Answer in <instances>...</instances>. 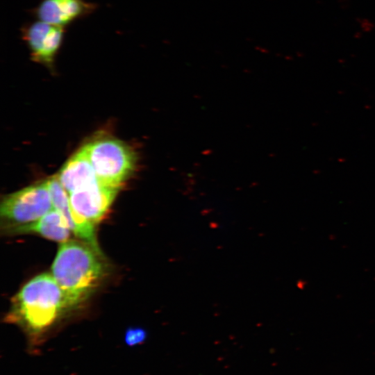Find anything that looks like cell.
Masks as SVG:
<instances>
[{"instance_id":"cell-1","label":"cell","mask_w":375,"mask_h":375,"mask_svg":"<svg viewBox=\"0 0 375 375\" xmlns=\"http://www.w3.org/2000/svg\"><path fill=\"white\" fill-rule=\"evenodd\" d=\"M69 308L65 294L50 274L43 273L27 282L12 299L7 322L31 334L49 328Z\"/></svg>"},{"instance_id":"cell-2","label":"cell","mask_w":375,"mask_h":375,"mask_svg":"<svg viewBox=\"0 0 375 375\" xmlns=\"http://www.w3.org/2000/svg\"><path fill=\"white\" fill-rule=\"evenodd\" d=\"M103 272L100 252L87 243L68 240L60 246L51 274L62 290L69 308H72L89 297Z\"/></svg>"},{"instance_id":"cell-3","label":"cell","mask_w":375,"mask_h":375,"mask_svg":"<svg viewBox=\"0 0 375 375\" xmlns=\"http://www.w3.org/2000/svg\"><path fill=\"white\" fill-rule=\"evenodd\" d=\"M83 147L97 178L105 183L122 186L137 169V153L118 139L99 136Z\"/></svg>"},{"instance_id":"cell-4","label":"cell","mask_w":375,"mask_h":375,"mask_svg":"<svg viewBox=\"0 0 375 375\" xmlns=\"http://www.w3.org/2000/svg\"><path fill=\"white\" fill-rule=\"evenodd\" d=\"M53 208L48 181L7 195L1 203V217L9 233H18Z\"/></svg>"},{"instance_id":"cell-5","label":"cell","mask_w":375,"mask_h":375,"mask_svg":"<svg viewBox=\"0 0 375 375\" xmlns=\"http://www.w3.org/2000/svg\"><path fill=\"white\" fill-rule=\"evenodd\" d=\"M121 188L99 180L79 188L68 194L72 209L80 219L95 225L104 217Z\"/></svg>"},{"instance_id":"cell-6","label":"cell","mask_w":375,"mask_h":375,"mask_svg":"<svg viewBox=\"0 0 375 375\" xmlns=\"http://www.w3.org/2000/svg\"><path fill=\"white\" fill-rule=\"evenodd\" d=\"M64 28L38 20L22 28V39L34 61L52 67L62 44Z\"/></svg>"},{"instance_id":"cell-7","label":"cell","mask_w":375,"mask_h":375,"mask_svg":"<svg viewBox=\"0 0 375 375\" xmlns=\"http://www.w3.org/2000/svg\"><path fill=\"white\" fill-rule=\"evenodd\" d=\"M95 5L85 0H42L35 9L38 20L65 27L77 19L88 15Z\"/></svg>"},{"instance_id":"cell-8","label":"cell","mask_w":375,"mask_h":375,"mask_svg":"<svg viewBox=\"0 0 375 375\" xmlns=\"http://www.w3.org/2000/svg\"><path fill=\"white\" fill-rule=\"evenodd\" d=\"M48 184L53 206L62 215L72 232L100 252L95 237L94 225L76 215L72 209L69 194L57 176L49 179Z\"/></svg>"},{"instance_id":"cell-9","label":"cell","mask_w":375,"mask_h":375,"mask_svg":"<svg viewBox=\"0 0 375 375\" xmlns=\"http://www.w3.org/2000/svg\"><path fill=\"white\" fill-rule=\"evenodd\" d=\"M56 176L68 194L99 181L83 147L66 162Z\"/></svg>"},{"instance_id":"cell-10","label":"cell","mask_w":375,"mask_h":375,"mask_svg":"<svg viewBox=\"0 0 375 375\" xmlns=\"http://www.w3.org/2000/svg\"><path fill=\"white\" fill-rule=\"evenodd\" d=\"M72 231L62 215L54 208L33 224L18 233H36L45 238L64 242L68 241Z\"/></svg>"},{"instance_id":"cell-11","label":"cell","mask_w":375,"mask_h":375,"mask_svg":"<svg viewBox=\"0 0 375 375\" xmlns=\"http://www.w3.org/2000/svg\"><path fill=\"white\" fill-rule=\"evenodd\" d=\"M147 332L142 328H129L124 335V341L128 346L142 344L147 338Z\"/></svg>"}]
</instances>
